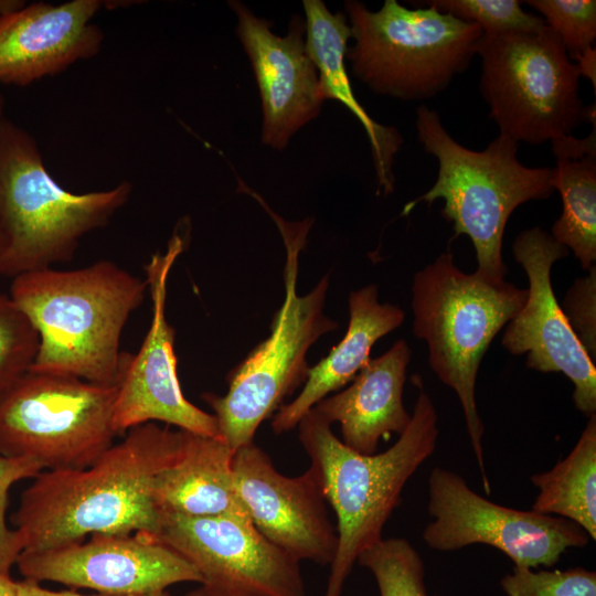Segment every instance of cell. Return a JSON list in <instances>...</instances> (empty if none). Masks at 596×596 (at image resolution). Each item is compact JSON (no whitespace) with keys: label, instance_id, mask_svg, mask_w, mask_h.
<instances>
[{"label":"cell","instance_id":"1","mask_svg":"<svg viewBox=\"0 0 596 596\" xmlns=\"http://www.w3.org/2000/svg\"><path fill=\"white\" fill-rule=\"evenodd\" d=\"M126 433L88 467L33 478L12 515L22 551L81 543L93 534H157L153 480L180 456L183 429L150 422Z\"/></svg>","mask_w":596,"mask_h":596},{"label":"cell","instance_id":"2","mask_svg":"<svg viewBox=\"0 0 596 596\" xmlns=\"http://www.w3.org/2000/svg\"><path fill=\"white\" fill-rule=\"evenodd\" d=\"M147 291L145 278L109 259L12 278L9 296L39 336L29 371L117 386L128 358L121 334Z\"/></svg>","mask_w":596,"mask_h":596},{"label":"cell","instance_id":"3","mask_svg":"<svg viewBox=\"0 0 596 596\" xmlns=\"http://www.w3.org/2000/svg\"><path fill=\"white\" fill-rule=\"evenodd\" d=\"M437 419L433 401L421 390L397 441L373 455L345 446L313 409L299 422V440L337 515L338 547L324 596H341L359 555L383 539L384 524L400 504L407 480L435 450Z\"/></svg>","mask_w":596,"mask_h":596},{"label":"cell","instance_id":"4","mask_svg":"<svg viewBox=\"0 0 596 596\" xmlns=\"http://www.w3.org/2000/svg\"><path fill=\"white\" fill-rule=\"evenodd\" d=\"M415 125L424 150L438 161V175L426 193L404 206L402 215L421 202L444 200L441 215L453 222L455 235L465 234L472 242L475 274L503 281L507 222L520 204L551 196L553 169L523 166L517 158L519 143L502 135L481 151L464 147L447 132L438 113L424 104L417 107Z\"/></svg>","mask_w":596,"mask_h":596},{"label":"cell","instance_id":"5","mask_svg":"<svg viewBox=\"0 0 596 596\" xmlns=\"http://www.w3.org/2000/svg\"><path fill=\"white\" fill-rule=\"evenodd\" d=\"M123 181L113 189L73 193L44 167L34 138L0 117V276L67 263L81 240L107 225L131 194Z\"/></svg>","mask_w":596,"mask_h":596},{"label":"cell","instance_id":"6","mask_svg":"<svg viewBox=\"0 0 596 596\" xmlns=\"http://www.w3.org/2000/svg\"><path fill=\"white\" fill-rule=\"evenodd\" d=\"M275 221L286 248L283 272L285 298L270 323V334L227 374L224 395L203 393L213 411L220 438L232 451L254 441L263 421L306 382L310 366L307 353L323 334L338 328L324 315L329 275L306 295L296 291L299 254L305 247L312 219L287 222L256 192L252 193Z\"/></svg>","mask_w":596,"mask_h":596},{"label":"cell","instance_id":"7","mask_svg":"<svg viewBox=\"0 0 596 596\" xmlns=\"http://www.w3.org/2000/svg\"><path fill=\"white\" fill-rule=\"evenodd\" d=\"M526 299L528 289L464 273L450 252L413 279L414 336L427 343L432 371L459 398L486 493L490 483L481 443L485 428L476 403L477 374L489 344Z\"/></svg>","mask_w":596,"mask_h":596},{"label":"cell","instance_id":"8","mask_svg":"<svg viewBox=\"0 0 596 596\" xmlns=\"http://www.w3.org/2000/svg\"><path fill=\"white\" fill-rule=\"evenodd\" d=\"M408 9L385 0L379 11L344 2L353 75L371 91L403 100H425L445 91L477 54L481 28L435 7Z\"/></svg>","mask_w":596,"mask_h":596},{"label":"cell","instance_id":"9","mask_svg":"<svg viewBox=\"0 0 596 596\" xmlns=\"http://www.w3.org/2000/svg\"><path fill=\"white\" fill-rule=\"evenodd\" d=\"M477 54L480 92L500 135L540 145L595 123V106H585L578 95V67L547 25L534 32L482 34Z\"/></svg>","mask_w":596,"mask_h":596},{"label":"cell","instance_id":"10","mask_svg":"<svg viewBox=\"0 0 596 596\" xmlns=\"http://www.w3.org/2000/svg\"><path fill=\"white\" fill-rule=\"evenodd\" d=\"M117 386L28 371L0 390V454L43 470L92 465L118 436Z\"/></svg>","mask_w":596,"mask_h":596},{"label":"cell","instance_id":"11","mask_svg":"<svg viewBox=\"0 0 596 596\" xmlns=\"http://www.w3.org/2000/svg\"><path fill=\"white\" fill-rule=\"evenodd\" d=\"M428 512L435 519L423 531L433 550L449 552L472 544L500 550L515 567L553 566L570 547H585L590 538L573 521L517 510L476 493L465 479L436 467L428 478Z\"/></svg>","mask_w":596,"mask_h":596},{"label":"cell","instance_id":"12","mask_svg":"<svg viewBox=\"0 0 596 596\" xmlns=\"http://www.w3.org/2000/svg\"><path fill=\"white\" fill-rule=\"evenodd\" d=\"M157 538L189 562L201 585L224 596H305L298 561L270 543L247 514L160 511Z\"/></svg>","mask_w":596,"mask_h":596},{"label":"cell","instance_id":"13","mask_svg":"<svg viewBox=\"0 0 596 596\" xmlns=\"http://www.w3.org/2000/svg\"><path fill=\"white\" fill-rule=\"evenodd\" d=\"M185 244L187 235L178 225L166 251L153 254L145 265L151 321L138 352L128 353L117 385L114 427L118 435L141 424L162 422L220 438L214 415L189 402L182 393L177 373L175 330L166 313L168 278Z\"/></svg>","mask_w":596,"mask_h":596},{"label":"cell","instance_id":"14","mask_svg":"<svg viewBox=\"0 0 596 596\" xmlns=\"http://www.w3.org/2000/svg\"><path fill=\"white\" fill-rule=\"evenodd\" d=\"M15 565L26 579L106 595H148L179 583L201 584L196 570L149 532L93 534L86 542L22 551Z\"/></svg>","mask_w":596,"mask_h":596},{"label":"cell","instance_id":"15","mask_svg":"<svg viewBox=\"0 0 596 596\" xmlns=\"http://www.w3.org/2000/svg\"><path fill=\"white\" fill-rule=\"evenodd\" d=\"M512 252L529 280L528 299L507 323L502 345L512 354H526V366L539 372H561L574 385L575 407L596 414V364L570 326L551 283L553 264L568 249L539 226L521 232Z\"/></svg>","mask_w":596,"mask_h":596},{"label":"cell","instance_id":"16","mask_svg":"<svg viewBox=\"0 0 596 596\" xmlns=\"http://www.w3.org/2000/svg\"><path fill=\"white\" fill-rule=\"evenodd\" d=\"M232 467L243 507L270 543L298 562L331 564L338 532L311 467L300 476L287 477L254 441L234 451Z\"/></svg>","mask_w":596,"mask_h":596},{"label":"cell","instance_id":"17","mask_svg":"<svg viewBox=\"0 0 596 596\" xmlns=\"http://www.w3.org/2000/svg\"><path fill=\"white\" fill-rule=\"evenodd\" d=\"M228 6L259 89L262 141L283 150L296 131L318 117L324 102L318 68L306 47V21L292 15L287 34L278 36L270 21L256 17L241 1Z\"/></svg>","mask_w":596,"mask_h":596},{"label":"cell","instance_id":"18","mask_svg":"<svg viewBox=\"0 0 596 596\" xmlns=\"http://www.w3.org/2000/svg\"><path fill=\"white\" fill-rule=\"evenodd\" d=\"M100 0L35 2L0 18V83L26 86L95 56L103 32L92 19Z\"/></svg>","mask_w":596,"mask_h":596},{"label":"cell","instance_id":"19","mask_svg":"<svg viewBox=\"0 0 596 596\" xmlns=\"http://www.w3.org/2000/svg\"><path fill=\"white\" fill-rule=\"evenodd\" d=\"M411 349L403 339L371 359L343 391L327 396L313 409L340 425L342 443L363 455H373L382 438L401 435L411 422L403 403Z\"/></svg>","mask_w":596,"mask_h":596},{"label":"cell","instance_id":"20","mask_svg":"<svg viewBox=\"0 0 596 596\" xmlns=\"http://www.w3.org/2000/svg\"><path fill=\"white\" fill-rule=\"evenodd\" d=\"M349 313V324L343 339L327 356L310 366L298 396L277 409L272 421V428L276 434L294 429L316 404L350 383L371 360L373 344L398 328L405 317L400 307L379 301L375 285L350 292Z\"/></svg>","mask_w":596,"mask_h":596},{"label":"cell","instance_id":"21","mask_svg":"<svg viewBox=\"0 0 596 596\" xmlns=\"http://www.w3.org/2000/svg\"><path fill=\"white\" fill-rule=\"evenodd\" d=\"M233 455L222 439L183 429L180 456L153 480L152 497L159 512L247 514L235 489Z\"/></svg>","mask_w":596,"mask_h":596},{"label":"cell","instance_id":"22","mask_svg":"<svg viewBox=\"0 0 596 596\" xmlns=\"http://www.w3.org/2000/svg\"><path fill=\"white\" fill-rule=\"evenodd\" d=\"M306 47L319 72L324 100L336 99L361 123L370 141L377 179V193L394 190L392 166L403 143L394 127L376 123L355 98L344 60L351 31L345 13H332L320 0H305Z\"/></svg>","mask_w":596,"mask_h":596},{"label":"cell","instance_id":"23","mask_svg":"<svg viewBox=\"0 0 596 596\" xmlns=\"http://www.w3.org/2000/svg\"><path fill=\"white\" fill-rule=\"evenodd\" d=\"M572 135L551 141L556 166L552 185L562 198L563 211L552 227V237L588 270L596 260V135Z\"/></svg>","mask_w":596,"mask_h":596},{"label":"cell","instance_id":"24","mask_svg":"<svg viewBox=\"0 0 596 596\" xmlns=\"http://www.w3.org/2000/svg\"><path fill=\"white\" fill-rule=\"evenodd\" d=\"M531 481L539 489L532 511L573 521L596 540V414L566 458Z\"/></svg>","mask_w":596,"mask_h":596},{"label":"cell","instance_id":"25","mask_svg":"<svg viewBox=\"0 0 596 596\" xmlns=\"http://www.w3.org/2000/svg\"><path fill=\"white\" fill-rule=\"evenodd\" d=\"M356 562L373 574L380 596H428L423 560L406 539H382Z\"/></svg>","mask_w":596,"mask_h":596},{"label":"cell","instance_id":"26","mask_svg":"<svg viewBox=\"0 0 596 596\" xmlns=\"http://www.w3.org/2000/svg\"><path fill=\"white\" fill-rule=\"evenodd\" d=\"M416 3L433 6L440 12L476 23L488 36L534 32L546 25L541 17L524 11L519 0H429Z\"/></svg>","mask_w":596,"mask_h":596},{"label":"cell","instance_id":"27","mask_svg":"<svg viewBox=\"0 0 596 596\" xmlns=\"http://www.w3.org/2000/svg\"><path fill=\"white\" fill-rule=\"evenodd\" d=\"M524 3L541 13L572 62L575 63L593 47L596 39L595 0H530Z\"/></svg>","mask_w":596,"mask_h":596},{"label":"cell","instance_id":"28","mask_svg":"<svg viewBox=\"0 0 596 596\" xmlns=\"http://www.w3.org/2000/svg\"><path fill=\"white\" fill-rule=\"evenodd\" d=\"M38 349L34 326L9 295L0 294V390L30 370Z\"/></svg>","mask_w":596,"mask_h":596},{"label":"cell","instance_id":"29","mask_svg":"<svg viewBox=\"0 0 596 596\" xmlns=\"http://www.w3.org/2000/svg\"><path fill=\"white\" fill-rule=\"evenodd\" d=\"M500 585L507 596H596V573L583 567L532 571L514 566Z\"/></svg>","mask_w":596,"mask_h":596},{"label":"cell","instance_id":"30","mask_svg":"<svg viewBox=\"0 0 596 596\" xmlns=\"http://www.w3.org/2000/svg\"><path fill=\"white\" fill-rule=\"evenodd\" d=\"M41 471L42 467L32 460L0 454V574H10L23 550L20 534L8 525L6 519L10 489L15 482L34 478Z\"/></svg>","mask_w":596,"mask_h":596},{"label":"cell","instance_id":"31","mask_svg":"<svg viewBox=\"0 0 596 596\" xmlns=\"http://www.w3.org/2000/svg\"><path fill=\"white\" fill-rule=\"evenodd\" d=\"M570 326L593 362H596V267L575 279L561 306Z\"/></svg>","mask_w":596,"mask_h":596},{"label":"cell","instance_id":"32","mask_svg":"<svg viewBox=\"0 0 596 596\" xmlns=\"http://www.w3.org/2000/svg\"><path fill=\"white\" fill-rule=\"evenodd\" d=\"M18 596H171L167 592L148 594V595H106V594H93L85 595L76 592L75 589L65 590H52L40 585V583L32 579L15 581Z\"/></svg>","mask_w":596,"mask_h":596},{"label":"cell","instance_id":"33","mask_svg":"<svg viewBox=\"0 0 596 596\" xmlns=\"http://www.w3.org/2000/svg\"><path fill=\"white\" fill-rule=\"evenodd\" d=\"M581 76L587 77L596 89V50L590 47L576 62Z\"/></svg>","mask_w":596,"mask_h":596},{"label":"cell","instance_id":"34","mask_svg":"<svg viewBox=\"0 0 596 596\" xmlns=\"http://www.w3.org/2000/svg\"><path fill=\"white\" fill-rule=\"evenodd\" d=\"M0 596H18L15 581L10 574H0Z\"/></svg>","mask_w":596,"mask_h":596},{"label":"cell","instance_id":"35","mask_svg":"<svg viewBox=\"0 0 596 596\" xmlns=\"http://www.w3.org/2000/svg\"><path fill=\"white\" fill-rule=\"evenodd\" d=\"M25 4L21 0H0V18L11 11H14Z\"/></svg>","mask_w":596,"mask_h":596},{"label":"cell","instance_id":"36","mask_svg":"<svg viewBox=\"0 0 596 596\" xmlns=\"http://www.w3.org/2000/svg\"><path fill=\"white\" fill-rule=\"evenodd\" d=\"M185 596H224V595L215 593L201 585L199 588H195L189 592Z\"/></svg>","mask_w":596,"mask_h":596},{"label":"cell","instance_id":"37","mask_svg":"<svg viewBox=\"0 0 596 596\" xmlns=\"http://www.w3.org/2000/svg\"><path fill=\"white\" fill-rule=\"evenodd\" d=\"M3 108H4V98L0 94V117L3 116ZM1 247H2V236H1V233H0V251H1Z\"/></svg>","mask_w":596,"mask_h":596}]
</instances>
